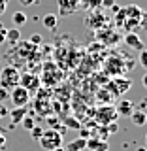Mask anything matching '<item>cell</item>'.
Listing matches in <instances>:
<instances>
[{"instance_id": "cell-27", "label": "cell", "mask_w": 147, "mask_h": 151, "mask_svg": "<svg viewBox=\"0 0 147 151\" xmlns=\"http://www.w3.org/2000/svg\"><path fill=\"white\" fill-rule=\"evenodd\" d=\"M2 44H6V34H4V28L0 30V45Z\"/></svg>"}, {"instance_id": "cell-15", "label": "cell", "mask_w": 147, "mask_h": 151, "mask_svg": "<svg viewBox=\"0 0 147 151\" xmlns=\"http://www.w3.org/2000/svg\"><path fill=\"white\" fill-rule=\"evenodd\" d=\"M113 117H115V108H111V106H108V111L106 110L98 111V119H102V123H111Z\"/></svg>"}, {"instance_id": "cell-7", "label": "cell", "mask_w": 147, "mask_h": 151, "mask_svg": "<svg viewBox=\"0 0 147 151\" xmlns=\"http://www.w3.org/2000/svg\"><path fill=\"white\" fill-rule=\"evenodd\" d=\"M125 44L128 45L130 49H136V51L145 49V47H143V40L140 38L138 32H128V34L125 36Z\"/></svg>"}, {"instance_id": "cell-2", "label": "cell", "mask_w": 147, "mask_h": 151, "mask_svg": "<svg viewBox=\"0 0 147 151\" xmlns=\"http://www.w3.org/2000/svg\"><path fill=\"white\" fill-rule=\"evenodd\" d=\"M17 85H19V72H17V68H13V66H6V68L0 70V87L11 91V89L17 87Z\"/></svg>"}, {"instance_id": "cell-24", "label": "cell", "mask_w": 147, "mask_h": 151, "mask_svg": "<svg viewBox=\"0 0 147 151\" xmlns=\"http://www.w3.org/2000/svg\"><path fill=\"white\" fill-rule=\"evenodd\" d=\"M6 142H8L6 134H4V132L0 130V149H4V147H6Z\"/></svg>"}, {"instance_id": "cell-29", "label": "cell", "mask_w": 147, "mask_h": 151, "mask_svg": "<svg viewBox=\"0 0 147 151\" xmlns=\"http://www.w3.org/2000/svg\"><path fill=\"white\" fill-rule=\"evenodd\" d=\"M53 151H66V149L62 147V145H60V147H57V149H53Z\"/></svg>"}, {"instance_id": "cell-14", "label": "cell", "mask_w": 147, "mask_h": 151, "mask_svg": "<svg viewBox=\"0 0 147 151\" xmlns=\"http://www.w3.org/2000/svg\"><path fill=\"white\" fill-rule=\"evenodd\" d=\"M42 23H44V27H45V28L53 30V28H57L59 17H57V13H45V15H44V19H42Z\"/></svg>"}, {"instance_id": "cell-21", "label": "cell", "mask_w": 147, "mask_h": 151, "mask_svg": "<svg viewBox=\"0 0 147 151\" xmlns=\"http://www.w3.org/2000/svg\"><path fill=\"white\" fill-rule=\"evenodd\" d=\"M140 64L141 66H147V51L145 49L140 51Z\"/></svg>"}, {"instance_id": "cell-6", "label": "cell", "mask_w": 147, "mask_h": 151, "mask_svg": "<svg viewBox=\"0 0 147 151\" xmlns=\"http://www.w3.org/2000/svg\"><path fill=\"white\" fill-rule=\"evenodd\" d=\"M81 0H57V6H59V15H70L75 9L79 8Z\"/></svg>"}, {"instance_id": "cell-22", "label": "cell", "mask_w": 147, "mask_h": 151, "mask_svg": "<svg viewBox=\"0 0 147 151\" xmlns=\"http://www.w3.org/2000/svg\"><path fill=\"white\" fill-rule=\"evenodd\" d=\"M30 44L40 45V44H42V36H40V34H32V36H30Z\"/></svg>"}, {"instance_id": "cell-9", "label": "cell", "mask_w": 147, "mask_h": 151, "mask_svg": "<svg viewBox=\"0 0 147 151\" xmlns=\"http://www.w3.org/2000/svg\"><path fill=\"white\" fill-rule=\"evenodd\" d=\"M27 115V108L25 106H19V108H11L8 113V117L11 119V125H17V123H21L23 119H25Z\"/></svg>"}, {"instance_id": "cell-12", "label": "cell", "mask_w": 147, "mask_h": 151, "mask_svg": "<svg viewBox=\"0 0 147 151\" xmlns=\"http://www.w3.org/2000/svg\"><path fill=\"white\" fill-rule=\"evenodd\" d=\"M4 34H6V42L9 44H17L21 40V30L15 27V28H4Z\"/></svg>"}, {"instance_id": "cell-17", "label": "cell", "mask_w": 147, "mask_h": 151, "mask_svg": "<svg viewBox=\"0 0 147 151\" xmlns=\"http://www.w3.org/2000/svg\"><path fill=\"white\" fill-rule=\"evenodd\" d=\"M30 134H32V138L38 142V140H40V136L44 134V129H42V127H36V125H34V127L30 129Z\"/></svg>"}, {"instance_id": "cell-31", "label": "cell", "mask_w": 147, "mask_h": 151, "mask_svg": "<svg viewBox=\"0 0 147 151\" xmlns=\"http://www.w3.org/2000/svg\"><path fill=\"white\" fill-rule=\"evenodd\" d=\"M138 151H145V147H140V149H138Z\"/></svg>"}, {"instance_id": "cell-18", "label": "cell", "mask_w": 147, "mask_h": 151, "mask_svg": "<svg viewBox=\"0 0 147 151\" xmlns=\"http://www.w3.org/2000/svg\"><path fill=\"white\" fill-rule=\"evenodd\" d=\"M9 100V91L4 87H0V104H6Z\"/></svg>"}, {"instance_id": "cell-19", "label": "cell", "mask_w": 147, "mask_h": 151, "mask_svg": "<svg viewBox=\"0 0 147 151\" xmlns=\"http://www.w3.org/2000/svg\"><path fill=\"white\" fill-rule=\"evenodd\" d=\"M21 125H23V127H25V129H27V130H30V129H32V127H34V119H32V117H28V115H25V119H23V121H21Z\"/></svg>"}, {"instance_id": "cell-5", "label": "cell", "mask_w": 147, "mask_h": 151, "mask_svg": "<svg viewBox=\"0 0 147 151\" xmlns=\"http://www.w3.org/2000/svg\"><path fill=\"white\" fill-rule=\"evenodd\" d=\"M19 85L21 87H25L28 93L30 91H38L40 89V78L34 74H19Z\"/></svg>"}, {"instance_id": "cell-28", "label": "cell", "mask_w": 147, "mask_h": 151, "mask_svg": "<svg viewBox=\"0 0 147 151\" xmlns=\"http://www.w3.org/2000/svg\"><path fill=\"white\" fill-rule=\"evenodd\" d=\"M49 127H51V129H53V127H59V121H57V119H49Z\"/></svg>"}, {"instance_id": "cell-4", "label": "cell", "mask_w": 147, "mask_h": 151, "mask_svg": "<svg viewBox=\"0 0 147 151\" xmlns=\"http://www.w3.org/2000/svg\"><path fill=\"white\" fill-rule=\"evenodd\" d=\"M130 87H132V81L128 78H123V76H117V79H111V81L108 83V89H110L113 94H117V96L125 94Z\"/></svg>"}, {"instance_id": "cell-10", "label": "cell", "mask_w": 147, "mask_h": 151, "mask_svg": "<svg viewBox=\"0 0 147 151\" xmlns=\"http://www.w3.org/2000/svg\"><path fill=\"white\" fill-rule=\"evenodd\" d=\"M66 151H85L87 149V138H75V140H72L68 145L64 147Z\"/></svg>"}, {"instance_id": "cell-16", "label": "cell", "mask_w": 147, "mask_h": 151, "mask_svg": "<svg viewBox=\"0 0 147 151\" xmlns=\"http://www.w3.org/2000/svg\"><path fill=\"white\" fill-rule=\"evenodd\" d=\"M13 19V23H15V27H21V25H25L27 23V13H23V12H15L11 15Z\"/></svg>"}, {"instance_id": "cell-26", "label": "cell", "mask_w": 147, "mask_h": 151, "mask_svg": "<svg viewBox=\"0 0 147 151\" xmlns=\"http://www.w3.org/2000/svg\"><path fill=\"white\" fill-rule=\"evenodd\" d=\"M66 125L74 127V129H79V123H75V119H68V121H66Z\"/></svg>"}, {"instance_id": "cell-3", "label": "cell", "mask_w": 147, "mask_h": 151, "mask_svg": "<svg viewBox=\"0 0 147 151\" xmlns=\"http://www.w3.org/2000/svg\"><path fill=\"white\" fill-rule=\"evenodd\" d=\"M9 98H11V104H13L15 108H19V106H27L28 100H30V93H28L25 87L17 85V87H13L11 91H9Z\"/></svg>"}, {"instance_id": "cell-33", "label": "cell", "mask_w": 147, "mask_h": 151, "mask_svg": "<svg viewBox=\"0 0 147 151\" xmlns=\"http://www.w3.org/2000/svg\"><path fill=\"white\" fill-rule=\"evenodd\" d=\"M106 151H110V149H106Z\"/></svg>"}, {"instance_id": "cell-1", "label": "cell", "mask_w": 147, "mask_h": 151, "mask_svg": "<svg viewBox=\"0 0 147 151\" xmlns=\"http://www.w3.org/2000/svg\"><path fill=\"white\" fill-rule=\"evenodd\" d=\"M40 147L45 149V151H53L57 147H60L62 145V134L60 132H57L55 129H47L44 130V134L40 136Z\"/></svg>"}, {"instance_id": "cell-34", "label": "cell", "mask_w": 147, "mask_h": 151, "mask_svg": "<svg viewBox=\"0 0 147 151\" xmlns=\"http://www.w3.org/2000/svg\"><path fill=\"white\" fill-rule=\"evenodd\" d=\"M0 151H2V149H0Z\"/></svg>"}, {"instance_id": "cell-32", "label": "cell", "mask_w": 147, "mask_h": 151, "mask_svg": "<svg viewBox=\"0 0 147 151\" xmlns=\"http://www.w3.org/2000/svg\"><path fill=\"white\" fill-rule=\"evenodd\" d=\"M2 28H4V25H2V23H0V30H2Z\"/></svg>"}, {"instance_id": "cell-11", "label": "cell", "mask_w": 147, "mask_h": 151, "mask_svg": "<svg viewBox=\"0 0 147 151\" xmlns=\"http://www.w3.org/2000/svg\"><path fill=\"white\" fill-rule=\"evenodd\" d=\"M87 147L91 151H106L108 147V140H94V138H87Z\"/></svg>"}, {"instance_id": "cell-20", "label": "cell", "mask_w": 147, "mask_h": 151, "mask_svg": "<svg viewBox=\"0 0 147 151\" xmlns=\"http://www.w3.org/2000/svg\"><path fill=\"white\" fill-rule=\"evenodd\" d=\"M8 113H9V108L6 106V104H0V121H2V119H6V117H8Z\"/></svg>"}, {"instance_id": "cell-23", "label": "cell", "mask_w": 147, "mask_h": 151, "mask_svg": "<svg viewBox=\"0 0 147 151\" xmlns=\"http://www.w3.org/2000/svg\"><path fill=\"white\" fill-rule=\"evenodd\" d=\"M19 4L21 6H36L38 0H19Z\"/></svg>"}, {"instance_id": "cell-25", "label": "cell", "mask_w": 147, "mask_h": 151, "mask_svg": "<svg viewBox=\"0 0 147 151\" xmlns=\"http://www.w3.org/2000/svg\"><path fill=\"white\" fill-rule=\"evenodd\" d=\"M8 9V0H0V15Z\"/></svg>"}, {"instance_id": "cell-13", "label": "cell", "mask_w": 147, "mask_h": 151, "mask_svg": "<svg viewBox=\"0 0 147 151\" xmlns=\"http://www.w3.org/2000/svg\"><path fill=\"white\" fill-rule=\"evenodd\" d=\"M130 119H132V123H134L136 127H143L145 121H147V115H145L143 110H134L132 115H130Z\"/></svg>"}, {"instance_id": "cell-30", "label": "cell", "mask_w": 147, "mask_h": 151, "mask_svg": "<svg viewBox=\"0 0 147 151\" xmlns=\"http://www.w3.org/2000/svg\"><path fill=\"white\" fill-rule=\"evenodd\" d=\"M104 4H106V6H111L113 2H111V0H106V2H104Z\"/></svg>"}, {"instance_id": "cell-8", "label": "cell", "mask_w": 147, "mask_h": 151, "mask_svg": "<svg viewBox=\"0 0 147 151\" xmlns=\"http://www.w3.org/2000/svg\"><path fill=\"white\" fill-rule=\"evenodd\" d=\"M134 110L136 108H134V104H132L130 100H119L117 106H115V113H119L121 117H130Z\"/></svg>"}]
</instances>
